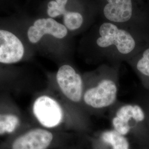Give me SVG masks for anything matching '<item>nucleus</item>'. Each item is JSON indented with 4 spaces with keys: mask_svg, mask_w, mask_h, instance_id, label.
Returning a JSON list of instances; mask_svg holds the SVG:
<instances>
[{
    "mask_svg": "<svg viewBox=\"0 0 149 149\" xmlns=\"http://www.w3.org/2000/svg\"><path fill=\"white\" fill-rule=\"evenodd\" d=\"M82 10H68L63 15V24L69 31L80 30L85 24V16Z\"/></svg>",
    "mask_w": 149,
    "mask_h": 149,
    "instance_id": "obj_12",
    "label": "nucleus"
},
{
    "mask_svg": "<svg viewBox=\"0 0 149 149\" xmlns=\"http://www.w3.org/2000/svg\"><path fill=\"white\" fill-rule=\"evenodd\" d=\"M117 84L109 77L100 78L92 85H85L82 102L95 109H102L112 106L117 100Z\"/></svg>",
    "mask_w": 149,
    "mask_h": 149,
    "instance_id": "obj_3",
    "label": "nucleus"
},
{
    "mask_svg": "<svg viewBox=\"0 0 149 149\" xmlns=\"http://www.w3.org/2000/svg\"></svg>",
    "mask_w": 149,
    "mask_h": 149,
    "instance_id": "obj_16",
    "label": "nucleus"
},
{
    "mask_svg": "<svg viewBox=\"0 0 149 149\" xmlns=\"http://www.w3.org/2000/svg\"><path fill=\"white\" fill-rule=\"evenodd\" d=\"M32 114L41 127L57 129L66 120V111L61 103L53 96L43 94L37 97L32 106Z\"/></svg>",
    "mask_w": 149,
    "mask_h": 149,
    "instance_id": "obj_2",
    "label": "nucleus"
},
{
    "mask_svg": "<svg viewBox=\"0 0 149 149\" xmlns=\"http://www.w3.org/2000/svg\"><path fill=\"white\" fill-rule=\"evenodd\" d=\"M147 113L138 104H126L120 107L112 118L113 129L124 136L130 133L134 126L147 122Z\"/></svg>",
    "mask_w": 149,
    "mask_h": 149,
    "instance_id": "obj_7",
    "label": "nucleus"
},
{
    "mask_svg": "<svg viewBox=\"0 0 149 149\" xmlns=\"http://www.w3.org/2000/svg\"><path fill=\"white\" fill-rule=\"evenodd\" d=\"M101 12L106 21L130 29L139 15L138 0H102Z\"/></svg>",
    "mask_w": 149,
    "mask_h": 149,
    "instance_id": "obj_4",
    "label": "nucleus"
},
{
    "mask_svg": "<svg viewBox=\"0 0 149 149\" xmlns=\"http://www.w3.org/2000/svg\"><path fill=\"white\" fill-rule=\"evenodd\" d=\"M20 118L16 114L0 112V136L16 133L20 126Z\"/></svg>",
    "mask_w": 149,
    "mask_h": 149,
    "instance_id": "obj_11",
    "label": "nucleus"
},
{
    "mask_svg": "<svg viewBox=\"0 0 149 149\" xmlns=\"http://www.w3.org/2000/svg\"><path fill=\"white\" fill-rule=\"evenodd\" d=\"M94 43L103 52H113L120 56L135 55L144 46L135 31L110 22H102L95 29Z\"/></svg>",
    "mask_w": 149,
    "mask_h": 149,
    "instance_id": "obj_1",
    "label": "nucleus"
},
{
    "mask_svg": "<svg viewBox=\"0 0 149 149\" xmlns=\"http://www.w3.org/2000/svg\"><path fill=\"white\" fill-rule=\"evenodd\" d=\"M133 57L134 69L149 86V45H145Z\"/></svg>",
    "mask_w": 149,
    "mask_h": 149,
    "instance_id": "obj_10",
    "label": "nucleus"
},
{
    "mask_svg": "<svg viewBox=\"0 0 149 149\" xmlns=\"http://www.w3.org/2000/svg\"></svg>",
    "mask_w": 149,
    "mask_h": 149,
    "instance_id": "obj_15",
    "label": "nucleus"
},
{
    "mask_svg": "<svg viewBox=\"0 0 149 149\" xmlns=\"http://www.w3.org/2000/svg\"><path fill=\"white\" fill-rule=\"evenodd\" d=\"M53 132L47 129L37 127L16 134L6 143L2 149H48L55 141Z\"/></svg>",
    "mask_w": 149,
    "mask_h": 149,
    "instance_id": "obj_6",
    "label": "nucleus"
},
{
    "mask_svg": "<svg viewBox=\"0 0 149 149\" xmlns=\"http://www.w3.org/2000/svg\"><path fill=\"white\" fill-rule=\"evenodd\" d=\"M101 138L103 143L109 145L112 149H130L128 139L114 129L107 130L101 134Z\"/></svg>",
    "mask_w": 149,
    "mask_h": 149,
    "instance_id": "obj_13",
    "label": "nucleus"
},
{
    "mask_svg": "<svg viewBox=\"0 0 149 149\" xmlns=\"http://www.w3.org/2000/svg\"><path fill=\"white\" fill-rule=\"evenodd\" d=\"M25 49L21 40L13 33L0 29V63L15 64L23 59Z\"/></svg>",
    "mask_w": 149,
    "mask_h": 149,
    "instance_id": "obj_9",
    "label": "nucleus"
},
{
    "mask_svg": "<svg viewBox=\"0 0 149 149\" xmlns=\"http://www.w3.org/2000/svg\"><path fill=\"white\" fill-rule=\"evenodd\" d=\"M69 31L63 24L52 18L38 19L33 25L29 28L27 37L32 44H37L46 35L51 36L58 39L67 37Z\"/></svg>",
    "mask_w": 149,
    "mask_h": 149,
    "instance_id": "obj_8",
    "label": "nucleus"
},
{
    "mask_svg": "<svg viewBox=\"0 0 149 149\" xmlns=\"http://www.w3.org/2000/svg\"><path fill=\"white\" fill-rule=\"evenodd\" d=\"M69 0H52L48 2L47 13L49 18H55L63 16L67 10Z\"/></svg>",
    "mask_w": 149,
    "mask_h": 149,
    "instance_id": "obj_14",
    "label": "nucleus"
},
{
    "mask_svg": "<svg viewBox=\"0 0 149 149\" xmlns=\"http://www.w3.org/2000/svg\"><path fill=\"white\" fill-rule=\"evenodd\" d=\"M55 80L61 93L68 101L82 102L85 82L80 73L69 64H64L58 70Z\"/></svg>",
    "mask_w": 149,
    "mask_h": 149,
    "instance_id": "obj_5",
    "label": "nucleus"
}]
</instances>
